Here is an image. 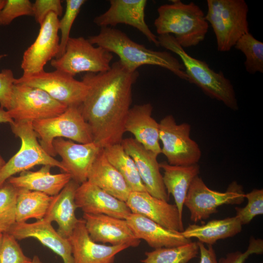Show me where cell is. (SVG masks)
<instances>
[{
  "instance_id": "obj_1",
  "label": "cell",
  "mask_w": 263,
  "mask_h": 263,
  "mask_svg": "<svg viewBox=\"0 0 263 263\" xmlns=\"http://www.w3.org/2000/svg\"><path fill=\"white\" fill-rule=\"evenodd\" d=\"M138 76L137 71L128 70L118 60L107 71L87 73L82 77L87 92L80 108L94 142L101 148L120 144L123 140L132 88Z\"/></svg>"
},
{
  "instance_id": "obj_2",
  "label": "cell",
  "mask_w": 263,
  "mask_h": 263,
  "mask_svg": "<svg viewBox=\"0 0 263 263\" xmlns=\"http://www.w3.org/2000/svg\"><path fill=\"white\" fill-rule=\"evenodd\" d=\"M88 39L93 45L102 47L116 54L120 62L131 71H136L143 65L158 66L188 81L182 63L171 53L148 49L144 45L131 39L119 29L111 27H102L97 35L90 36Z\"/></svg>"
},
{
  "instance_id": "obj_3",
  "label": "cell",
  "mask_w": 263,
  "mask_h": 263,
  "mask_svg": "<svg viewBox=\"0 0 263 263\" xmlns=\"http://www.w3.org/2000/svg\"><path fill=\"white\" fill-rule=\"evenodd\" d=\"M160 6L154 25L159 35H172L183 48L195 46L202 42L208 30V23L201 8L193 2L180 0Z\"/></svg>"
},
{
  "instance_id": "obj_4",
  "label": "cell",
  "mask_w": 263,
  "mask_h": 263,
  "mask_svg": "<svg viewBox=\"0 0 263 263\" xmlns=\"http://www.w3.org/2000/svg\"><path fill=\"white\" fill-rule=\"evenodd\" d=\"M157 39L159 46L179 57L187 75L188 81L196 85L206 95L223 102L229 109L233 111L238 110L233 86L222 72H215L205 61L190 56L172 35H159Z\"/></svg>"
},
{
  "instance_id": "obj_5",
  "label": "cell",
  "mask_w": 263,
  "mask_h": 263,
  "mask_svg": "<svg viewBox=\"0 0 263 263\" xmlns=\"http://www.w3.org/2000/svg\"><path fill=\"white\" fill-rule=\"evenodd\" d=\"M207 3L205 19L215 35L217 50L228 52L249 32L248 5L244 0H207Z\"/></svg>"
},
{
  "instance_id": "obj_6",
  "label": "cell",
  "mask_w": 263,
  "mask_h": 263,
  "mask_svg": "<svg viewBox=\"0 0 263 263\" xmlns=\"http://www.w3.org/2000/svg\"><path fill=\"white\" fill-rule=\"evenodd\" d=\"M80 106L68 107L58 115L32 122L39 144L51 156L56 155L53 145L56 138H66L81 144L94 142L91 130Z\"/></svg>"
},
{
  "instance_id": "obj_7",
  "label": "cell",
  "mask_w": 263,
  "mask_h": 263,
  "mask_svg": "<svg viewBox=\"0 0 263 263\" xmlns=\"http://www.w3.org/2000/svg\"><path fill=\"white\" fill-rule=\"evenodd\" d=\"M12 131L21 140L19 151L0 169V188L14 174L21 172L36 165L56 167L65 172L60 161L50 155L38 141L33 128L32 122H13Z\"/></svg>"
},
{
  "instance_id": "obj_8",
  "label": "cell",
  "mask_w": 263,
  "mask_h": 263,
  "mask_svg": "<svg viewBox=\"0 0 263 263\" xmlns=\"http://www.w3.org/2000/svg\"><path fill=\"white\" fill-rule=\"evenodd\" d=\"M113 58L112 53L100 46H94L82 37H70L63 54L51 61L56 70L74 77L86 72L98 73L109 70Z\"/></svg>"
},
{
  "instance_id": "obj_9",
  "label": "cell",
  "mask_w": 263,
  "mask_h": 263,
  "mask_svg": "<svg viewBox=\"0 0 263 263\" xmlns=\"http://www.w3.org/2000/svg\"><path fill=\"white\" fill-rule=\"evenodd\" d=\"M67 108L40 89L14 83L7 111L14 122H33L58 115Z\"/></svg>"
},
{
  "instance_id": "obj_10",
  "label": "cell",
  "mask_w": 263,
  "mask_h": 263,
  "mask_svg": "<svg viewBox=\"0 0 263 263\" xmlns=\"http://www.w3.org/2000/svg\"><path fill=\"white\" fill-rule=\"evenodd\" d=\"M159 140L162 153L168 164L173 166H189L200 160L202 153L198 144L190 137V125L177 124L172 115L164 117L159 123Z\"/></svg>"
},
{
  "instance_id": "obj_11",
  "label": "cell",
  "mask_w": 263,
  "mask_h": 263,
  "mask_svg": "<svg viewBox=\"0 0 263 263\" xmlns=\"http://www.w3.org/2000/svg\"><path fill=\"white\" fill-rule=\"evenodd\" d=\"M244 194L242 186L235 181L221 192L209 188L197 176L190 185L184 205L190 212V220L196 223L217 213V208L223 205L240 204L244 201Z\"/></svg>"
},
{
  "instance_id": "obj_12",
  "label": "cell",
  "mask_w": 263,
  "mask_h": 263,
  "mask_svg": "<svg viewBox=\"0 0 263 263\" xmlns=\"http://www.w3.org/2000/svg\"><path fill=\"white\" fill-rule=\"evenodd\" d=\"M15 83L38 88L66 107L80 106L84 100L87 87L81 80L61 71H45L30 76L16 78Z\"/></svg>"
},
{
  "instance_id": "obj_13",
  "label": "cell",
  "mask_w": 263,
  "mask_h": 263,
  "mask_svg": "<svg viewBox=\"0 0 263 263\" xmlns=\"http://www.w3.org/2000/svg\"><path fill=\"white\" fill-rule=\"evenodd\" d=\"M58 16L51 12L40 25L34 42L23 55L21 68L22 76H27L44 71L47 63L56 58L59 50Z\"/></svg>"
},
{
  "instance_id": "obj_14",
  "label": "cell",
  "mask_w": 263,
  "mask_h": 263,
  "mask_svg": "<svg viewBox=\"0 0 263 263\" xmlns=\"http://www.w3.org/2000/svg\"><path fill=\"white\" fill-rule=\"evenodd\" d=\"M109 9L96 16L94 22L102 27H114L118 24L132 26L151 43L159 46L157 36L150 30L145 19L146 0H111Z\"/></svg>"
},
{
  "instance_id": "obj_15",
  "label": "cell",
  "mask_w": 263,
  "mask_h": 263,
  "mask_svg": "<svg viewBox=\"0 0 263 263\" xmlns=\"http://www.w3.org/2000/svg\"><path fill=\"white\" fill-rule=\"evenodd\" d=\"M53 145L56 155L61 157L65 172L79 185L87 181L90 169L102 149L94 142L75 143L62 138H56Z\"/></svg>"
},
{
  "instance_id": "obj_16",
  "label": "cell",
  "mask_w": 263,
  "mask_h": 263,
  "mask_svg": "<svg viewBox=\"0 0 263 263\" xmlns=\"http://www.w3.org/2000/svg\"><path fill=\"white\" fill-rule=\"evenodd\" d=\"M121 144L133 160L147 191L157 198L168 202L169 195L164 185L157 160L158 155L146 149L134 138L123 139Z\"/></svg>"
},
{
  "instance_id": "obj_17",
  "label": "cell",
  "mask_w": 263,
  "mask_h": 263,
  "mask_svg": "<svg viewBox=\"0 0 263 263\" xmlns=\"http://www.w3.org/2000/svg\"><path fill=\"white\" fill-rule=\"evenodd\" d=\"M132 213L143 215L167 229L182 232L183 219L175 205L157 198L147 191H132L126 202Z\"/></svg>"
},
{
  "instance_id": "obj_18",
  "label": "cell",
  "mask_w": 263,
  "mask_h": 263,
  "mask_svg": "<svg viewBox=\"0 0 263 263\" xmlns=\"http://www.w3.org/2000/svg\"><path fill=\"white\" fill-rule=\"evenodd\" d=\"M83 219L90 237L96 243L135 247L141 242L133 234L126 219L87 213L83 214Z\"/></svg>"
},
{
  "instance_id": "obj_19",
  "label": "cell",
  "mask_w": 263,
  "mask_h": 263,
  "mask_svg": "<svg viewBox=\"0 0 263 263\" xmlns=\"http://www.w3.org/2000/svg\"><path fill=\"white\" fill-rule=\"evenodd\" d=\"M75 203L84 213L105 214L126 219L132 213L126 202L122 201L87 181L77 188Z\"/></svg>"
},
{
  "instance_id": "obj_20",
  "label": "cell",
  "mask_w": 263,
  "mask_h": 263,
  "mask_svg": "<svg viewBox=\"0 0 263 263\" xmlns=\"http://www.w3.org/2000/svg\"><path fill=\"white\" fill-rule=\"evenodd\" d=\"M68 240L74 263H113L116 254L129 247L125 244L108 245L95 242L90 237L83 219H79Z\"/></svg>"
},
{
  "instance_id": "obj_21",
  "label": "cell",
  "mask_w": 263,
  "mask_h": 263,
  "mask_svg": "<svg viewBox=\"0 0 263 263\" xmlns=\"http://www.w3.org/2000/svg\"><path fill=\"white\" fill-rule=\"evenodd\" d=\"M51 223L44 218L33 223L16 222L8 233L19 240L35 238L60 256L64 263H74L68 239L60 235Z\"/></svg>"
},
{
  "instance_id": "obj_22",
  "label": "cell",
  "mask_w": 263,
  "mask_h": 263,
  "mask_svg": "<svg viewBox=\"0 0 263 263\" xmlns=\"http://www.w3.org/2000/svg\"><path fill=\"white\" fill-rule=\"evenodd\" d=\"M152 110L150 103L133 106L128 113L124 129L146 149L158 155L161 153L159 124L152 116Z\"/></svg>"
},
{
  "instance_id": "obj_23",
  "label": "cell",
  "mask_w": 263,
  "mask_h": 263,
  "mask_svg": "<svg viewBox=\"0 0 263 263\" xmlns=\"http://www.w3.org/2000/svg\"><path fill=\"white\" fill-rule=\"evenodd\" d=\"M126 220L134 236L154 249L175 247L192 242L182 232L165 228L141 214L131 213Z\"/></svg>"
},
{
  "instance_id": "obj_24",
  "label": "cell",
  "mask_w": 263,
  "mask_h": 263,
  "mask_svg": "<svg viewBox=\"0 0 263 263\" xmlns=\"http://www.w3.org/2000/svg\"><path fill=\"white\" fill-rule=\"evenodd\" d=\"M79 186V184L71 179L58 194L53 196L44 217L51 223L56 222L58 225V233L67 239L79 220L75 215L77 207L75 200Z\"/></svg>"
},
{
  "instance_id": "obj_25",
  "label": "cell",
  "mask_w": 263,
  "mask_h": 263,
  "mask_svg": "<svg viewBox=\"0 0 263 263\" xmlns=\"http://www.w3.org/2000/svg\"><path fill=\"white\" fill-rule=\"evenodd\" d=\"M51 166L43 165L38 170H26L18 176H12L7 180L17 188H23L44 193L51 196L58 194L72 179L70 174L63 172L52 174Z\"/></svg>"
},
{
  "instance_id": "obj_26",
  "label": "cell",
  "mask_w": 263,
  "mask_h": 263,
  "mask_svg": "<svg viewBox=\"0 0 263 263\" xmlns=\"http://www.w3.org/2000/svg\"><path fill=\"white\" fill-rule=\"evenodd\" d=\"M87 181L124 202L132 191L122 175L107 160L103 149L94 160Z\"/></svg>"
},
{
  "instance_id": "obj_27",
  "label": "cell",
  "mask_w": 263,
  "mask_h": 263,
  "mask_svg": "<svg viewBox=\"0 0 263 263\" xmlns=\"http://www.w3.org/2000/svg\"><path fill=\"white\" fill-rule=\"evenodd\" d=\"M164 170L163 181L168 194L173 196L181 218L190 185L200 172L198 164L189 166H173L166 162L159 163Z\"/></svg>"
},
{
  "instance_id": "obj_28",
  "label": "cell",
  "mask_w": 263,
  "mask_h": 263,
  "mask_svg": "<svg viewBox=\"0 0 263 263\" xmlns=\"http://www.w3.org/2000/svg\"><path fill=\"white\" fill-rule=\"evenodd\" d=\"M242 225L235 216L211 220L201 225H189L182 234L187 238H196L203 244L212 245L218 240L232 237L239 233Z\"/></svg>"
},
{
  "instance_id": "obj_29",
  "label": "cell",
  "mask_w": 263,
  "mask_h": 263,
  "mask_svg": "<svg viewBox=\"0 0 263 263\" xmlns=\"http://www.w3.org/2000/svg\"><path fill=\"white\" fill-rule=\"evenodd\" d=\"M16 205V222H25L34 218L43 219L47 211L53 196L42 192L18 188Z\"/></svg>"
},
{
  "instance_id": "obj_30",
  "label": "cell",
  "mask_w": 263,
  "mask_h": 263,
  "mask_svg": "<svg viewBox=\"0 0 263 263\" xmlns=\"http://www.w3.org/2000/svg\"><path fill=\"white\" fill-rule=\"evenodd\" d=\"M109 162L122 175L132 191H147L132 158L125 151L121 143L103 149Z\"/></svg>"
},
{
  "instance_id": "obj_31",
  "label": "cell",
  "mask_w": 263,
  "mask_h": 263,
  "mask_svg": "<svg viewBox=\"0 0 263 263\" xmlns=\"http://www.w3.org/2000/svg\"><path fill=\"white\" fill-rule=\"evenodd\" d=\"M199 250L197 242H191L180 246L161 247L146 252L140 263H188L196 258Z\"/></svg>"
},
{
  "instance_id": "obj_32",
  "label": "cell",
  "mask_w": 263,
  "mask_h": 263,
  "mask_svg": "<svg viewBox=\"0 0 263 263\" xmlns=\"http://www.w3.org/2000/svg\"><path fill=\"white\" fill-rule=\"evenodd\" d=\"M234 47L242 52L245 60L244 65L250 74L263 73V43L255 38L249 32L244 35Z\"/></svg>"
},
{
  "instance_id": "obj_33",
  "label": "cell",
  "mask_w": 263,
  "mask_h": 263,
  "mask_svg": "<svg viewBox=\"0 0 263 263\" xmlns=\"http://www.w3.org/2000/svg\"><path fill=\"white\" fill-rule=\"evenodd\" d=\"M18 188L6 182L0 188V232H8L16 223Z\"/></svg>"
},
{
  "instance_id": "obj_34",
  "label": "cell",
  "mask_w": 263,
  "mask_h": 263,
  "mask_svg": "<svg viewBox=\"0 0 263 263\" xmlns=\"http://www.w3.org/2000/svg\"><path fill=\"white\" fill-rule=\"evenodd\" d=\"M85 0H66L65 13L59 20L58 29L61 33L59 50L56 58L64 53L67 43L70 38V34L73 23L79 13Z\"/></svg>"
},
{
  "instance_id": "obj_35",
  "label": "cell",
  "mask_w": 263,
  "mask_h": 263,
  "mask_svg": "<svg viewBox=\"0 0 263 263\" xmlns=\"http://www.w3.org/2000/svg\"><path fill=\"white\" fill-rule=\"evenodd\" d=\"M247 204L244 207H235L236 216L242 225L249 223L256 216L263 214V190L254 189L244 194Z\"/></svg>"
},
{
  "instance_id": "obj_36",
  "label": "cell",
  "mask_w": 263,
  "mask_h": 263,
  "mask_svg": "<svg viewBox=\"0 0 263 263\" xmlns=\"http://www.w3.org/2000/svg\"><path fill=\"white\" fill-rule=\"evenodd\" d=\"M12 235L3 233L0 243V263H31L32 260L23 253Z\"/></svg>"
},
{
  "instance_id": "obj_37",
  "label": "cell",
  "mask_w": 263,
  "mask_h": 263,
  "mask_svg": "<svg viewBox=\"0 0 263 263\" xmlns=\"http://www.w3.org/2000/svg\"><path fill=\"white\" fill-rule=\"evenodd\" d=\"M23 16H33V3L29 0H6L0 11V25L6 26L15 19Z\"/></svg>"
},
{
  "instance_id": "obj_38",
  "label": "cell",
  "mask_w": 263,
  "mask_h": 263,
  "mask_svg": "<svg viewBox=\"0 0 263 263\" xmlns=\"http://www.w3.org/2000/svg\"><path fill=\"white\" fill-rule=\"evenodd\" d=\"M53 12L58 17L63 13L62 2L60 0H36L33 3V16L40 25L46 17Z\"/></svg>"
},
{
  "instance_id": "obj_39",
  "label": "cell",
  "mask_w": 263,
  "mask_h": 263,
  "mask_svg": "<svg viewBox=\"0 0 263 263\" xmlns=\"http://www.w3.org/2000/svg\"><path fill=\"white\" fill-rule=\"evenodd\" d=\"M263 253V241L251 237L246 250L228 253L225 257L220 258L218 263H244L248 257L253 254H261Z\"/></svg>"
},
{
  "instance_id": "obj_40",
  "label": "cell",
  "mask_w": 263,
  "mask_h": 263,
  "mask_svg": "<svg viewBox=\"0 0 263 263\" xmlns=\"http://www.w3.org/2000/svg\"><path fill=\"white\" fill-rule=\"evenodd\" d=\"M15 79L13 72L10 69H4L0 72V105L7 111L10 107Z\"/></svg>"
},
{
  "instance_id": "obj_41",
  "label": "cell",
  "mask_w": 263,
  "mask_h": 263,
  "mask_svg": "<svg viewBox=\"0 0 263 263\" xmlns=\"http://www.w3.org/2000/svg\"><path fill=\"white\" fill-rule=\"evenodd\" d=\"M200 255L199 263H218L216 254L212 245H208L206 247L204 244L197 242Z\"/></svg>"
},
{
  "instance_id": "obj_42",
  "label": "cell",
  "mask_w": 263,
  "mask_h": 263,
  "mask_svg": "<svg viewBox=\"0 0 263 263\" xmlns=\"http://www.w3.org/2000/svg\"><path fill=\"white\" fill-rule=\"evenodd\" d=\"M13 122L7 110L0 107V123H9L10 125Z\"/></svg>"
},
{
  "instance_id": "obj_43",
  "label": "cell",
  "mask_w": 263,
  "mask_h": 263,
  "mask_svg": "<svg viewBox=\"0 0 263 263\" xmlns=\"http://www.w3.org/2000/svg\"><path fill=\"white\" fill-rule=\"evenodd\" d=\"M31 263H42V262L40 261L39 257L35 255L34 256L33 259L32 260Z\"/></svg>"
},
{
  "instance_id": "obj_44",
  "label": "cell",
  "mask_w": 263,
  "mask_h": 263,
  "mask_svg": "<svg viewBox=\"0 0 263 263\" xmlns=\"http://www.w3.org/2000/svg\"><path fill=\"white\" fill-rule=\"evenodd\" d=\"M5 161L3 159V158L2 157V156L0 155V169L1 168V167L5 164Z\"/></svg>"
},
{
  "instance_id": "obj_45",
  "label": "cell",
  "mask_w": 263,
  "mask_h": 263,
  "mask_svg": "<svg viewBox=\"0 0 263 263\" xmlns=\"http://www.w3.org/2000/svg\"><path fill=\"white\" fill-rule=\"evenodd\" d=\"M6 0H0V11L5 5Z\"/></svg>"
},
{
  "instance_id": "obj_46",
  "label": "cell",
  "mask_w": 263,
  "mask_h": 263,
  "mask_svg": "<svg viewBox=\"0 0 263 263\" xmlns=\"http://www.w3.org/2000/svg\"><path fill=\"white\" fill-rule=\"evenodd\" d=\"M6 56H7V55L6 54L0 55V60L4 57H6Z\"/></svg>"
},
{
  "instance_id": "obj_47",
  "label": "cell",
  "mask_w": 263,
  "mask_h": 263,
  "mask_svg": "<svg viewBox=\"0 0 263 263\" xmlns=\"http://www.w3.org/2000/svg\"><path fill=\"white\" fill-rule=\"evenodd\" d=\"M2 235H3V233L1 232H0V243L2 237Z\"/></svg>"
}]
</instances>
